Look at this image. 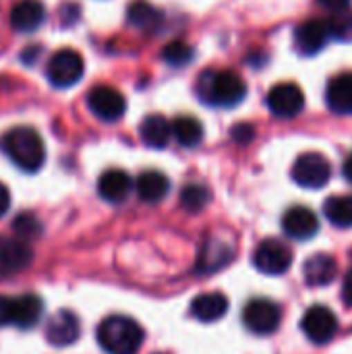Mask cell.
<instances>
[{"label":"cell","mask_w":352,"mask_h":354,"mask_svg":"<svg viewBox=\"0 0 352 354\" xmlns=\"http://www.w3.org/2000/svg\"><path fill=\"white\" fill-rule=\"evenodd\" d=\"M4 156L23 172H37L46 162V145L41 135L31 127H15L0 139Z\"/></svg>","instance_id":"1"},{"label":"cell","mask_w":352,"mask_h":354,"mask_svg":"<svg viewBox=\"0 0 352 354\" xmlns=\"http://www.w3.org/2000/svg\"><path fill=\"white\" fill-rule=\"evenodd\" d=\"M197 93L210 106L234 108L245 100L247 85L234 71H205L197 81Z\"/></svg>","instance_id":"2"},{"label":"cell","mask_w":352,"mask_h":354,"mask_svg":"<svg viewBox=\"0 0 352 354\" xmlns=\"http://www.w3.org/2000/svg\"><path fill=\"white\" fill-rule=\"evenodd\" d=\"M143 338V328L127 315H110L98 328V344L106 354H137Z\"/></svg>","instance_id":"3"},{"label":"cell","mask_w":352,"mask_h":354,"mask_svg":"<svg viewBox=\"0 0 352 354\" xmlns=\"http://www.w3.org/2000/svg\"><path fill=\"white\" fill-rule=\"evenodd\" d=\"M44 313V303L35 295L0 297V328L12 326L19 330L33 328Z\"/></svg>","instance_id":"4"},{"label":"cell","mask_w":352,"mask_h":354,"mask_svg":"<svg viewBox=\"0 0 352 354\" xmlns=\"http://www.w3.org/2000/svg\"><path fill=\"white\" fill-rule=\"evenodd\" d=\"M83 73H85V60L73 48H60L58 52H54L46 66V77L50 85L58 89H68L77 85L83 79Z\"/></svg>","instance_id":"5"},{"label":"cell","mask_w":352,"mask_h":354,"mask_svg":"<svg viewBox=\"0 0 352 354\" xmlns=\"http://www.w3.org/2000/svg\"><path fill=\"white\" fill-rule=\"evenodd\" d=\"M293 263V251L278 239H266L253 253V266L266 276H282Z\"/></svg>","instance_id":"6"},{"label":"cell","mask_w":352,"mask_h":354,"mask_svg":"<svg viewBox=\"0 0 352 354\" xmlns=\"http://www.w3.org/2000/svg\"><path fill=\"white\" fill-rule=\"evenodd\" d=\"M282 311L280 307L270 299H253L247 303L243 311V324L249 332L257 336H270L280 328Z\"/></svg>","instance_id":"7"},{"label":"cell","mask_w":352,"mask_h":354,"mask_svg":"<svg viewBox=\"0 0 352 354\" xmlns=\"http://www.w3.org/2000/svg\"><path fill=\"white\" fill-rule=\"evenodd\" d=\"M332 176L330 162L315 151L299 156V160L293 166V180L303 189H322L328 185Z\"/></svg>","instance_id":"8"},{"label":"cell","mask_w":352,"mask_h":354,"mask_svg":"<svg viewBox=\"0 0 352 354\" xmlns=\"http://www.w3.org/2000/svg\"><path fill=\"white\" fill-rule=\"evenodd\" d=\"M301 330L313 344L322 346V344H328V342H332L336 338V334H338V317L326 305H313L303 315Z\"/></svg>","instance_id":"9"},{"label":"cell","mask_w":352,"mask_h":354,"mask_svg":"<svg viewBox=\"0 0 352 354\" xmlns=\"http://www.w3.org/2000/svg\"><path fill=\"white\" fill-rule=\"evenodd\" d=\"M87 108L100 120L116 122L122 118V114L127 110V100L118 89H114L110 85H98L87 93Z\"/></svg>","instance_id":"10"},{"label":"cell","mask_w":352,"mask_h":354,"mask_svg":"<svg viewBox=\"0 0 352 354\" xmlns=\"http://www.w3.org/2000/svg\"><path fill=\"white\" fill-rule=\"evenodd\" d=\"M268 108L278 118H295L305 108V93L297 83H280L268 93Z\"/></svg>","instance_id":"11"},{"label":"cell","mask_w":352,"mask_h":354,"mask_svg":"<svg viewBox=\"0 0 352 354\" xmlns=\"http://www.w3.org/2000/svg\"><path fill=\"white\" fill-rule=\"evenodd\" d=\"M33 261L31 247L21 239L0 236V278H10L27 270Z\"/></svg>","instance_id":"12"},{"label":"cell","mask_w":352,"mask_h":354,"mask_svg":"<svg viewBox=\"0 0 352 354\" xmlns=\"http://www.w3.org/2000/svg\"><path fill=\"white\" fill-rule=\"evenodd\" d=\"M79 336H81L79 317L66 309L54 313L46 326V340H48V344H52L56 348H64V346L75 344L79 340Z\"/></svg>","instance_id":"13"},{"label":"cell","mask_w":352,"mask_h":354,"mask_svg":"<svg viewBox=\"0 0 352 354\" xmlns=\"http://www.w3.org/2000/svg\"><path fill=\"white\" fill-rule=\"evenodd\" d=\"M282 230L293 241H309V239H313L317 234L319 220H317V216L309 207L295 205V207H290L284 214V218H282Z\"/></svg>","instance_id":"14"},{"label":"cell","mask_w":352,"mask_h":354,"mask_svg":"<svg viewBox=\"0 0 352 354\" xmlns=\"http://www.w3.org/2000/svg\"><path fill=\"white\" fill-rule=\"evenodd\" d=\"M330 39V29L326 21L319 19H309L303 21L295 29V46L303 56H313L317 54Z\"/></svg>","instance_id":"15"},{"label":"cell","mask_w":352,"mask_h":354,"mask_svg":"<svg viewBox=\"0 0 352 354\" xmlns=\"http://www.w3.org/2000/svg\"><path fill=\"white\" fill-rule=\"evenodd\" d=\"M10 27L19 33H31L35 31L44 19H46V8L39 0H19L10 8Z\"/></svg>","instance_id":"16"},{"label":"cell","mask_w":352,"mask_h":354,"mask_svg":"<svg viewBox=\"0 0 352 354\" xmlns=\"http://www.w3.org/2000/svg\"><path fill=\"white\" fill-rule=\"evenodd\" d=\"M133 191V178L124 170H106L98 180V193L108 203H122Z\"/></svg>","instance_id":"17"},{"label":"cell","mask_w":352,"mask_h":354,"mask_svg":"<svg viewBox=\"0 0 352 354\" xmlns=\"http://www.w3.org/2000/svg\"><path fill=\"white\" fill-rule=\"evenodd\" d=\"M232 255H234V251L230 245H226L224 241L212 239L201 247L195 270L199 274H214V272L226 268L232 261Z\"/></svg>","instance_id":"18"},{"label":"cell","mask_w":352,"mask_h":354,"mask_svg":"<svg viewBox=\"0 0 352 354\" xmlns=\"http://www.w3.org/2000/svg\"><path fill=\"white\" fill-rule=\"evenodd\" d=\"M303 276L305 282L313 288L319 286H328L336 280L338 276V263L332 255L326 253H317L313 257H309L303 266Z\"/></svg>","instance_id":"19"},{"label":"cell","mask_w":352,"mask_h":354,"mask_svg":"<svg viewBox=\"0 0 352 354\" xmlns=\"http://www.w3.org/2000/svg\"><path fill=\"white\" fill-rule=\"evenodd\" d=\"M326 102L334 114L351 116L352 114V73H340L328 83Z\"/></svg>","instance_id":"20"},{"label":"cell","mask_w":352,"mask_h":354,"mask_svg":"<svg viewBox=\"0 0 352 354\" xmlns=\"http://www.w3.org/2000/svg\"><path fill=\"white\" fill-rule=\"evenodd\" d=\"M226 311H228V299L222 292H205L191 303V315L201 324H214L222 319Z\"/></svg>","instance_id":"21"},{"label":"cell","mask_w":352,"mask_h":354,"mask_svg":"<svg viewBox=\"0 0 352 354\" xmlns=\"http://www.w3.org/2000/svg\"><path fill=\"white\" fill-rule=\"evenodd\" d=\"M135 191L139 195L141 201L145 203H160L168 191H170V180L158 172V170H147V172H141L135 180Z\"/></svg>","instance_id":"22"},{"label":"cell","mask_w":352,"mask_h":354,"mask_svg":"<svg viewBox=\"0 0 352 354\" xmlns=\"http://www.w3.org/2000/svg\"><path fill=\"white\" fill-rule=\"evenodd\" d=\"M139 137L141 141L151 147V149H164L172 137V131H170V122L160 116V114H151V116H145L143 122L139 124Z\"/></svg>","instance_id":"23"},{"label":"cell","mask_w":352,"mask_h":354,"mask_svg":"<svg viewBox=\"0 0 352 354\" xmlns=\"http://www.w3.org/2000/svg\"><path fill=\"white\" fill-rule=\"evenodd\" d=\"M164 15L160 8H156L154 4L145 2V0H137L129 6L127 10V21L129 25L141 29V31H154L160 23H162Z\"/></svg>","instance_id":"24"},{"label":"cell","mask_w":352,"mask_h":354,"mask_svg":"<svg viewBox=\"0 0 352 354\" xmlns=\"http://www.w3.org/2000/svg\"><path fill=\"white\" fill-rule=\"evenodd\" d=\"M172 137L183 147H197L203 141V127L193 116H178L170 122Z\"/></svg>","instance_id":"25"},{"label":"cell","mask_w":352,"mask_h":354,"mask_svg":"<svg viewBox=\"0 0 352 354\" xmlns=\"http://www.w3.org/2000/svg\"><path fill=\"white\" fill-rule=\"evenodd\" d=\"M324 214L336 228H352V195H334L324 203Z\"/></svg>","instance_id":"26"},{"label":"cell","mask_w":352,"mask_h":354,"mask_svg":"<svg viewBox=\"0 0 352 354\" xmlns=\"http://www.w3.org/2000/svg\"><path fill=\"white\" fill-rule=\"evenodd\" d=\"M210 201H212V193H210V189L205 185L191 183L180 191V205L191 214H197V212L205 209Z\"/></svg>","instance_id":"27"},{"label":"cell","mask_w":352,"mask_h":354,"mask_svg":"<svg viewBox=\"0 0 352 354\" xmlns=\"http://www.w3.org/2000/svg\"><path fill=\"white\" fill-rule=\"evenodd\" d=\"M193 58H195L193 46L187 44V41H183V39H174V41L166 44L164 50H162V60L168 62V64L174 66V68L187 66Z\"/></svg>","instance_id":"28"},{"label":"cell","mask_w":352,"mask_h":354,"mask_svg":"<svg viewBox=\"0 0 352 354\" xmlns=\"http://www.w3.org/2000/svg\"><path fill=\"white\" fill-rule=\"evenodd\" d=\"M328 23L330 29V37L342 39V41H352V10L344 8L334 12V17Z\"/></svg>","instance_id":"29"},{"label":"cell","mask_w":352,"mask_h":354,"mask_svg":"<svg viewBox=\"0 0 352 354\" xmlns=\"http://www.w3.org/2000/svg\"><path fill=\"white\" fill-rule=\"evenodd\" d=\"M12 230L21 241H31L41 234V222L33 214H21L12 222Z\"/></svg>","instance_id":"30"},{"label":"cell","mask_w":352,"mask_h":354,"mask_svg":"<svg viewBox=\"0 0 352 354\" xmlns=\"http://www.w3.org/2000/svg\"><path fill=\"white\" fill-rule=\"evenodd\" d=\"M253 137H255L253 124L243 122V124L232 127V139H234V141H239V143H249V141H253Z\"/></svg>","instance_id":"31"},{"label":"cell","mask_w":352,"mask_h":354,"mask_svg":"<svg viewBox=\"0 0 352 354\" xmlns=\"http://www.w3.org/2000/svg\"><path fill=\"white\" fill-rule=\"evenodd\" d=\"M319 4H322V6H326V8H330L332 12H338V10L349 8L351 0H319Z\"/></svg>","instance_id":"32"},{"label":"cell","mask_w":352,"mask_h":354,"mask_svg":"<svg viewBox=\"0 0 352 354\" xmlns=\"http://www.w3.org/2000/svg\"><path fill=\"white\" fill-rule=\"evenodd\" d=\"M8 207H10V193H8V189L0 183V218L8 212Z\"/></svg>","instance_id":"33"},{"label":"cell","mask_w":352,"mask_h":354,"mask_svg":"<svg viewBox=\"0 0 352 354\" xmlns=\"http://www.w3.org/2000/svg\"><path fill=\"white\" fill-rule=\"evenodd\" d=\"M342 297H344L346 305L352 307V270L346 274V278H344V290H342Z\"/></svg>","instance_id":"34"},{"label":"cell","mask_w":352,"mask_h":354,"mask_svg":"<svg viewBox=\"0 0 352 354\" xmlns=\"http://www.w3.org/2000/svg\"><path fill=\"white\" fill-rule=\"evenodd\" d=\"M344 178L352 185V153L346 158V162H344Z\"/></svg>","instance_id":"35"}]
</instances>
